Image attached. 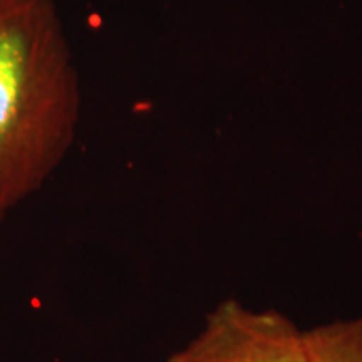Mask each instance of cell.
<instances>
[{
    "mask_svg": "<svg viewBox=\"0 0 362 362\" xmlns=\"http://www.w3.org/2000/svg\"><path fill=\"white\" fill-rule=\"evenodd\" d=\"M81 84L54 0H0V223L52 178L76 139Z\"/></svg>",
    "mask_w": 362,
    "mask_h": 362,
    "instance_id": "1",
    "label": "cell"
},
{
    "mask_svg": "<svg viewBox=\"0 0 362 362\" xmlns=\"http://www.w3.org/2000/svg\"><path fill=\"white\" fill-rule=\"evenodd\" d=\"M166 362H309L305 330L275 309L228 297L208 312L194 337Z\"/></svg>",
    "mask_w": 362,
    "mask_h": 362,
    "instance_id": "2",
    "label": "cell"
},
{
    "mask_svg": "<svg viewBox=\"0 0 362 362\" xmlns=\"http://www.w3.org/2000/svg\"><path fill=\"white\" fill-rule=\"evenodd\" d=\"M309 362H362V315L305 330Z\"/></svg>",
    "mask_w": 362,
    "mask_h": 362,
    "instance_id": "3",
    "label": "cell"
}]
</instances>
